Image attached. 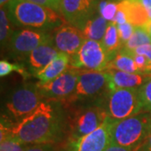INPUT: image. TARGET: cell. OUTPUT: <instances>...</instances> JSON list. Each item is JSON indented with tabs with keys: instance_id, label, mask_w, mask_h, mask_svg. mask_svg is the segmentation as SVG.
I'll return each instance as SVG.
<instances>
[{
	"instance_id": "1",
	"label": "cell",
	"mask_w": 151,
	"mask_h": 151,
	"mask_svg": "<svg viewBox=\"0 0 151 151\" xmlns=\"http://www.w3.org/2000/svg\"><path fill=\"white\" fill-rule=\"evenodd\" d=\"M10 137L26 145L67 143L65 109L58 101L44 100L32 113L14 124Z\"/></svg>"
},
{
	"instance_id": "2",
	"label": "cell",
	"mask_w": 151,
	"mask_h": 151,
	"mask_svg": "<svg viewBox=\"0 0 151 151\" xmlns=\"http://www.w3.org/2000/svg\"><path fill=\"white\" fill-rule=\"evenodd\" d=\"M4 8L12 24L18 28L52 32L65 23L59 12L28 0H11Z\"/></svg>"
},
{
	"instance_id": "3",
	"label": "cell",
	"mask_w": 151,
	"mask_h": 151,
	"mask_svg": "<svg viewBox=\"0 0 151 151\" xmlns=\"http://www.w3.org/2000/svg\"><path fill=\"white\" fill-rule=\"evenodd\" d=\"M111 91V76L108 70H81L75 90L60 102L64 108L83 104H105Z\"/></svg>"
},
{
	"instance_id": "4",
	"label": "cell",
	"mask_w": 151,
	"mask_h": 151,
	"mask_svg": "<svg viewBox=\"0 0 151 151\" xmlns=\"http://www.w3.org/2000/svg\"><path fill=\"white\" fill-rule=\"evenodd\" d=\"M65 109L67 142L92 133L108 118L105 104H83Z\"/></svg>"
},
{
	"instance_id": "5",
	"label": "cell",
	"mask_w": 151,
	"mask_h": 151,
	"mask_svg": "<svg viewBox=\"0 0 151 151\" xmlns=\"http://www.w3.org/2000/svg\"><path fill=\"white\" fill-rule=\"evenodd\" d=\"M151 134V113L142 111L116 121L112 130V143L137 150Z\"/></svg>"
},
{
	"instance_id": "6",
	"label": "cell",
	"mask_w": 151,
	"mask_h": 151,
	"mask_svg": "<svg viewBox=\"0 0 151 151\" xmlns=\"http://www.w3.org/2000/svg\"><path fill=\"white\" fill-rule=\"evenodd\" d=\"M44 101L37 82H24L16 86L7 96L5 101V115L17 123L36 109Z\"/></svg>"
},
{
	"instance_id": "7",
	"label": "cell",
	"mask_w": 151,
	"mask_h": 151,
	"mask_svg": "<svg viewBox=\"0 0 151 151\" xmlns=\"http://www.w3.org/2000/svg\"><path fill=\"white\" fill-rule=\"evenodd\" d=\"M105 107L114 121L128 119L144 111L139 88H118L108 93Z\"/></svg>"
},
{
	"instance_id": "8",
	"label": "cell",
	"mask_w": 151,
	"mask_h": 151,
	"mask_svg": "<svg viewBox=\"0 0 151 151\" xmlns=\"http://www.w3.org/2000/svg\"><path fill=\"white\" fill-rule=\"evenodd\" d=\"M52 39V32L28 28H19L13 33L6 50L12 59L24 62L29 55L35 49Z\"/></svg>"
},
{
	"instance_id": "9",
	"label": "cell",
	"mask_w": 151,
	"mask_h": 151,
	"mask_svg": "<svg viewBox=\"0 0 151 151\" xmlns=\"http://www.w3.org/2000/svg\"><path fill=\"white\" fill-rule=\"evenodd\" d=\"M111 60L102 41L86 39L78 52L70 56V65L80 70L103 71Z\"/></svg>"
},
{
	"instance_id": "10",
	"label": "cell",
	"mask_w": 151,
	"mask_h": 151,
	"mask_svg": "<svg viewBox=\"0 0 151 151\" xmlns=\"http://www.w3.org/2000/svg\"><path fill=\"white\" fill-rule=\"evenodd\" d=\"M81 70L72 66L65 72L49 82H37L38 88L43 100L61 102L68 97L75 90Z\"/></svg>"
},
{
	"instance_id": "11",
	"label": "cell",
	"mask_w": 151,
	"mask_h": 151,
	"mask_svg": "<svg viewBox=\"0 0 151 151\" xmlns=\"http://www.w3.org/2000/svg\"><path fill=\"white\" fill-rule=\"evenodd\" d=\"M116 121L108 117L93 132L66 144L67 151H105L112 143V130Z\"/></svg>"
},
{
	"instance_id": "12",
	"label": "cell",
	"mask_w": 151,
	"mask_h": 151,
	"mask_svg": "<svg viewBox=\"0 0 151 151\" xmlns=\"http://www.w3.org/2000/svg\"><path fill=\"white\" fill-rule=\"evenodd\" d=\"M100 0H61L59 13L65 22L81 29L86 21L98 13Z\"/></svg>"
},
{
	"instance_id": "13",
	"label": "cell",
	"mask_w": 151,
	"mask_h": 151,
	"mask_svg": "<svg viewBox=\"0 0 151 151\" xmlns=\"http://www.w3.org/2000/svg\"><path fill=\"white\" fill-rule=\"evenodd\" d=\"M53 42L59 52L73 56L80 50L86 38L80 29L65 22L52 31Z\"/></svg>"
},
{
	"instance_id": "14",
	"label": "cell",
	"mask_w": 151,
	"mask_h": 151,
	"mask_svg": "<svg viewBox=\"0 0 151 151\" xmlns=\"http://www.w3.org/2000/svg\"><path fill=\"white\" fill-rule=\"evenodd\" d=\"M58 54L59 50L55 47L52 39L35 49L24 61V65L31 76H35L44 70Z\"/></svg>"
},
{
	"instance_id": "15",
	"label": "cell",
	"mask_w": 151,
	"mask_h": 151,
	"mask_svg": "<svg viewBox=\"0 0 151 151\" xmlns=\"http://www.w3.org/2000/svg\"><path fill=\"white\" fill-rule=\"evenodd\" d=\"M111 76V91L118 88H139L151 77L150 74L129 73L117 70H106Z\"/></svg>"
},
{
	"instance_id": "16",
	"label": "cell",
	"mask_w": 151,
	"mask_h": 151,
	"mask_svg": "<svg viewBox=\"0 0 151 151\" xmlns=\"http://www.w3.org/2000/svg\"><path fill=\"white\" fill-rule=\"evenodd\" d=\"M119 9L124 11L128 22L134 27H145L150 21L145 7L139 0H122L119 2Z\"/></svg>"
},
{
	"instance_id": "17",
	"label": "cell",
	"mask_w": 151,
	"mask_h": 151,
	"mask_svg": "<svg viewBox=\"0 0 151 151\" xmlns=\"http://www.w3.org/2000/svg\"><path fill=\"white\" fill-rule=\"evenodd\" d=\"M70 61V57L68 55L59 52L53 60L35 77L43 83L55 80L69 68Z\"/></svg>"
},
{
	"instance_id": "18",
	"label": "cell",
	"mask_w": 151,
	"mask_h": 151,
	"mask_svg": "<svg viewBox=\"0 0 151 151\" xmlns=\"http://www.w3.org/2000/svg\"><path fill=\"white\" fill-rule=\"evenodd\" d=\"M108 23L99 13L91 17L81 29V32L87 40L102 41L107 30Z\"/></svg>"
},
{
	"instance_id": "19",
	"label": "cell",
	"mask_w": 151,
	"mask_h": 151,
	"mask_svg": "<svg viewBox=\"0 0 151 151\" xmlns=\"http://www.w3.org/2000/svg\"><path fill=\"white\" fill-rule=\"evenodd\" d=\"M106 70H117L129 73H141L139 70L132 53L122 48L108 64Z\"/></svg>"
},
{
	"instance_id": "20",
	"label": "cell",
	"mask_w": 151,
	"mask_h": 151,
	"mask_svg": "<svg viewBox=\"0 0 151 151\" xmlns=\"http://www.w3.org/2000/svg\"><path fill=\"white\" fill-rule=\"evenodd\" d=\"M102 43L112 60L123 48V44L119 37L117 24L114 22L108 23L107 30L102 40Z\"/></svg>"
},
{
	"instance_id": "21",
	"label": "cell",
	"mask_w": 151,
	"mask_h": 151,
	"mask_svg": "<svg viewBox=\"0 0 151 151\" xmlns=\"http://www.w3.org/2000/svg\"><path fill=\"white\" fill-rule=\"evenodd\" d=\"M14 24L8 16L6 9L1 8L0 9V43L2 50H6L10 41L13 33L15 30Z\"/></svg>"
},
{
	"instance_id": "22",
	"label": "cell",
	"mask_w": 151,
	"mask_h": 151,
	"mask_svg": "<svg viewBox=\"0 0 151 151\" xmlns=\"http://www.w3.org/2000/svg\"><path fill=\"white\" fill-rule=\"evenodd\" d=\"M147 44H151V38L145 27H135L133 35L123 45V48L132 51Z\"/></svg>"
},
{
	"instance_id": "23",
	"label": "cell",
	"mask_w": 151,
	"mask_h": 151,
	"mask_svg": "<svg viewBox=\"0 0 151 151\" xmlns=\"http://www.w3.org/2000/svg\"><path fill=\"white\" fill-rule=\"evenodd\" d=\"M13 71H16L19 74L23 76L24 80H27L30 77L31 74L28 71L25 65L21 63H12L7 60H0V76L1 77H4L9 76Z\"/></svg>"
},
{
	"instance_id": "24",
	"label": "cell",
	"mask_w": 151,
	"mask_h": 151,
	"mask_svg": "<svg viewBox=\"0 0 151 151\" xmlns=\"http://www.w3.org/2000/svg\"><path fill=\"white\" fill-rule=\"evenodd\" d=\"M118 10L119 2L115 0H100L98 4V13L108 22H113Z\"/></svg>"
},
{
	"instance_id": "25",
	"label": "cell",
	"mask_w": 151,
	"mask_h": 151,
	"mask_svg": "<svg viewBox=\"0 0 151 151\" xmlns=\"http://www.w3.org/2000/svg\"><path fill=\"white\" fill-rule=\"evenodd\" d=\"M67 143L27 145L25 151H65Z\"/></svg>"
},
{
	"instance_id": "26",
	"label": "cell",
	"mask_w": 151,
	"mask_h": 151,
	"mask_svg": "<svg viewBox=\"0 0 151 151\" xmlns=\"http://www.w3.org/2000/svg\"><path fill=\"white\" fill-rule=\"evenodd\" d=\"M139 93L144 111L151 113V77L139 87Z\"/></svg>"
},
{
	"instance_id": "27",
	"label": "cell",
	"mask_w": 151,
	"mask_h": 151,
	"mask_svg": "<svg viewBox=\"0 0 151 151\" xmlns=\"http://www.w3.org/2000/svg\"><path fill=\"white\" fill-rule=\"evenodd\" d=\"M26 145H23L9 137L0 141V151H25Z\"/></svg>"
},
{
	"instance_id": "28",
	"label": "cell",
	"mask_w": 151,
	"mask_h": 151,
	"mask_svg": "<svg viewBox=\"0 0 151 151\" xmlns=\"http://www.w3.org/2000/svg\"><path fill=\"white\" fill-rule=\"evenodd\" d=\"M117 28H118L121 42L124 45L133 35L135 27L132 24H130L129 22H127L123 24H117Z\"/></svg>"
},
{
	"instance_id": "29",
	"label": "cell",
	"mask_w": 151,
	"mask_h": 151,
	"mask_svg": "<svg viewBox=\"0 0 151 151\" xmlns=\"http://www.w3.org/2000/svg\"><path fill=\"white\" fill-rule=\"evenodd\" d=\"M130 51V50H129ZM131 52H133L134 54L142 55L144 56H145L147 60H149V62L150 63L151 65V44H147L141 45L139 47L136 48L134 50H132ZM150 74H151V66H150Z\"/></svg>"
},
{
	"instance_id": "30",
	"label": "cell",
	"mask_w": 151,
	"mask_h": 151,
	"mask_svg": "<svg viewBox=\"0 0 151 151\" xmlns=\"http://www.w3.org/2000/svg\"><path fill=\"white\" fill-rule=\"evenodd\" d=\"M28 1H30L33 3L38 4L48 7V8H50L54 10L59 12L60 5V0H28Z\"/></svg>"
},
{
	"instance_id": "31",
	"label": "cell",
	"mask_w": 151,
	"mask_h": 151,
	"mask_svg": "<svg viewBox=\"0 0 151 151\" xmlns=\"http://www.w3.org/2000/svg\"><path fill=\"white\" fill-rule=\"evenodd\" d=\"M113 22L116 24H125L128 22V19H127V16L125 14L124 11L122 9H119V10L116 14V16H115V19Z\"/></svg>"
},
{
	"instance_id": "32",
	"label": "cell",
	"mask_w": 151,
	"mask_h": 151,
	"mask_svg": "<svg viewBox=\"0 0 151 151\" xmlns=\"http://www.w3.org/2000/svg\"><path fill=\"white\" fill-rule=\"evenodd\" d=\"M105 151H136L133 149H130V148H127V147H123V146L118 145H115L111 143L110 145L108 146L107 148V150Z\"/></svg>"
},
{
	"instance_id": "33",
	"label": "cell",
	"mask_w": 151,
	"mask_h": 151,
	"mask_svg": "<svg viewBox=\"0 0 151 151\" xmlns=\"http://www.w3.org/2000/svg\"><path fill=\"white\" fill-rule=\"evenodd\" d=\"M136 151H151V134Z\"/></svg>"
},
{
	"instance_id": "34",
	"label": "cell",
	"mask_w": 151,
	"mask_h": 151,
	"mask_svg": "<svg viewBox=\"0 0 151 151\" xmlns=\"http://www.w3.org/2000/svg\"><path fill=\"white\" fill-rule=\"evenodd\" d=\"M139 1L145 7L147 14L150 17V19L151 20V0H139Z\"/></svg>"
},
{
	"instance_id": "35",
	"label": "cell",
	"mask_w": 151,
	"mask_h": 151,
	"mask_svg": "<svg viewBox=\"0 0 151 151\" xmlns=\"http://www.w3.org/2000/svg\"><path fill=\"white\" fill-rule=\"evenodd\" d=\"M11 0H0V5H1V8H4L5 7Z\"/></svg>"
},
{
	"instance_id": "36",
	"label": "cell",
	"mask_w": 151,
	"mask_h": 151,
	"mask_svg": "<svg viewBox=\"0 0 151 151\" xmlns=\"http://www.w3.org/2000/svg\"><path fill=\"white\" fill-rule=\"evenodd\" d=\"M145 29H147V31H148V33H149V35H150V36L151 38V20L147 24V25L145 26Z\"/></svg>"
},
{
	"instance_id": "37",
	"label": "cell",
	"mask_w": 151,
	"mask_h": 151,
	"mask_svg": "<svg viewBox=\"0 0 151 151\" xmlns=\"http://www.w3.org/2000/svg\"><path fill=\"white\" fill-rule=\"evenodd\" d=\"M65 151H67V149H66V150H65Z\"/></svg>"
},
{
	"instance_id": "38",
	"label": "cell",
	"mask_w": 151,
	"mask_h": 151,
	"mask_svg": "<svg viewBox=\"0 0 151 151\" xmlns=\"http://www.w3.org/2000/svg\"><path fill=\"white\" fill-rule=\"evenodd\" d=\"M121 1H122V0H121Z\"/></svg>"
}]
</instances>
